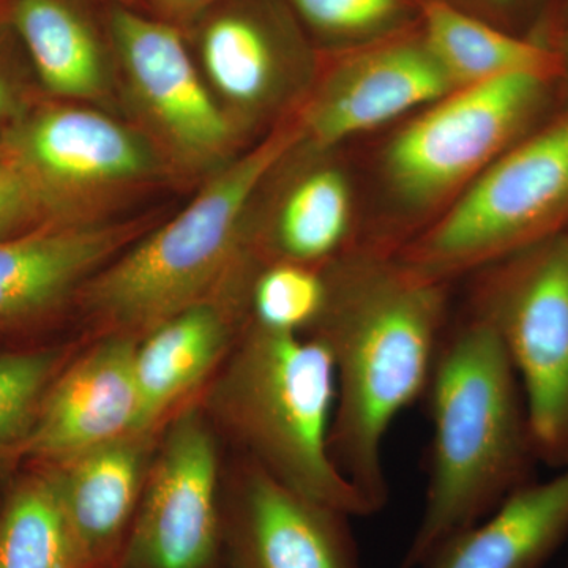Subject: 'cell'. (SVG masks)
Segmentation results:
<instances>
[{
    "instance_id": "33",
    "label": "cell",
    "mask_w": 568,
    "mask_h": 568,
    "mask_svg": "<svg viewBox=\"0 0 568 568\" xmlns=\"http://www.w3.org/2000/svg\"><path fill=\"white\" fill-rule=\"evenodd\" d=\"M159 2H160V0H153V3H155V6H156V3H159Z\"/></svg>"
},
{
    "instance_id": "18",
    "label": "cell",
    "mask_w": 568,
    "mask_h": 568,
    "mask_svg": "<svg viewBox=\"0 0 568 568\" xmlns=\"http://www.w3.org/2000/svg\"><path fill=\"white\" fill-rule=\"evenodd\" d=\"M204 80L226 114L261 110L283 80V54L274 31L248 9L219 11L200 40ZM233 121V119H231Z\"/></svg>"
},
{
    "instance_id": "27",
    "label": "cell",
    "mask_w": 568,
    "mask_h": 568,
    "mask_svg": "<svg viewBox=\"0 0 568 568\" xmlns=\"http://www.w3.org/2000/svg\"><path fill=\"white\" fill-rule=\"evenodd\" d=\"M220 2H223V0H160L156 7L170 20L168 22L175 26V22L196 20L204 11L211 10Z\"/></svg>"
},
{
    "instance_id": "12",
    "label": "cell",
    "mask_w": 568,
    "mask_h": 568,
    "mask_svg": "<svg viewBox=\"0 0 568 568\" xmlns=\"http://www.w3.org/2000/svg\"><path fill=\"white\" fill-rule=\"evenodd\" d=\"M134 346L129 336H100L88 353L71 358L41 403L22 457L47 466L138 435L142 407Z\"/></svg>"
},
{
    "instance_id": "6",
    "label": "cell",
    "mask_w": 568,
    "mask_h": 568,
    "mask_svg": "<svg viewBox=\"0 0 568 568\" xmlns=\"http://www.w3.org/2000/svg\"><path fill=\"white\" fill-rule=\"evenodd\" d=\"M480 315L496 328L525 396L537 459L568 465V234L507 257Z\"/></svg>"
},
{
    "instance_id": "25",
    "label": "cell",
    "mask_w": 568,
    "mask_h": 568,
    "mask_svg": "<svg viewBox=\"0 0 568 568\" xmlns=\"http://www.w3.org/2000/svg\"><path fill=\"white\" fill-rule=\"evenodd\" d=\"M63 212L67 211L58 197L9 152V160L0 166V241L31 231L32 226L59 222L52 213Z\"/></svg>"
},
{
    "instance_id": "19",
    "label": "cell",
    "mask_w": 568,
    "mask_h": 568,
    "mask_svg": "<svg viewBox=\"0 0 568 568\" xmlns=\"http://www.w3.org/2000/svg\"><path fill=\"white\" fill-rule=\"evenodd\" d=\"M13 22L44 88L70 102H97L108 92L102 44L65 0H17Z\"/></svg>"
},
{
    "instance_id": "21",
    "label": "cell",
    "mask_w": 568,
    "mask_h": 568,
    "mask_svg": "<svg viewBox=\"0 0 568 568\" xmlns=\"http://www.w3.org/2000/svg\"><path fill=\"white\" fill-rule=\"evenodd\" d=\"M0 568H81L48 469L18 485L0 508Z\"/></svg>"
},
{
    "instance_id": "24",
    "label": "cell",
    "mask_w": 568,
    "mask_h": 568,
    "mask_svg": "<svg viewBox=\"0 0 568 568\" xmlns=\"http://www.w3.org/2000/svg\"><path fill=\"white\" fill-rule=\"evenodd\" d=\"M254 321L282 332L312 328L325 302V280L312 265L276 263L252 284Z\"/></svg>"
},
{
    "instance_id": "13",
    "label": "cell",
    "mask_w": 568,
    "mask_h": 568,
    "mask_svg": "<svg viewBox=\"0 0 568 568\" xmlns=\"http://www.w3.org/2000/svg\"><path fill=\"white\" fill-rule=\"evenodd\" d=\"M141 230L140 223L59 220L0 241V327L48 315L80 294Z\"/></svg>"
},
{
    "instance_id": "7",
    "label": "cell",
    "mask_w": 568,
    "mask_h": 568,
    "mask_svg": "<svg viewBox=\"0 0 568 568\" xmlns=\"http://www.w3.org/2000/svg\"><path fill=\"white\" fill-rule=\"evenodd\" d=\"M555 73L521 71L454 89L403 130L387 173L416 204L446 196L514 145L548 99Z\"/></svg>"
},
{
    "instance_id": "34",
    "label": "cell",
    "mask_w": 568,
    "mask_h": 568,
    "mask_svg": "<svg viewBox=\"0 0 568 568\" xmlns=\"http://www.w3.org/2000/svg\"><path fill=\"white\" fill-rule=\"evenodd\" d=\"M222 568H223V566H222Z\"/></svg>"
},
{
    "instance_id": "10",
    "label": "cell",
    "mask_w": 568,
    "mask_h": 568,
    "mask_svg": "<svg viewBox=\"0 0 568 568\" xmlns=\"http://www.w3.org/2000/svg\"><path fill=\"white\" fill-rule=\"evenodd\" d=\"M223 493V568H362L347 515L241 457Z\"/></svg>"
},
{
    "instance_id": "30",
    "label": "cell",
    "mask_w": 568,
    "mask_h": 568,
    "mask_svg": "<svg viewBox=\"0 0 568 568\" xmlns=\"http://www.w3.org/2000/svg\"><path fill=\"white\" fill-rule=\"evenodd\" d=\"M112 2H118L119 7H132L136 0H112Z\"/></svg>"
},
{
    "instance_id": "2",
    "label": "cell",
    "mask_w": 568,
    "mask_h": 568,
    "mask_svg": "<svg viewBox=\"0 0 568 568\" xmlns=\"http://www.w3.org/2000/svg\"><path fill=\"white\" fill-rule=\"evenodd\" d=\"M432 469L424 510L398 568H420L448 538L473 528L536 462L517 372L485 317L439 347L428 388Z\"/></svg>"
},
{
    "instance_id": "31",
    "label": "cell",
    "mask_w": 568,
    "mask_h": 568,
    "mask_svg": "<svg viewBox=\"0 0 568 568\" xmlns=\"http://www.w3.org/2000/svg\"><path fill=\"white\" fill-rule=\"evenodd\" d=\"M7 160H9V151H0V166H3Z\"/></svg>"
},
{
    "instance_id": "9",
    "label": "cell",
    "mask_w": 568,
    "mask_h": 568,
    "mask_svg": "<svg viewBox=\"0 0 568 568\" xmlns=\"http://www.w3.org/2000/svg\"><path fill=\"white\" fill-rule=\"evenodd\" d=\"M111 33L130 97L173 162L186 170L220 162L233 142L234 123L178 28L118 7Z\"/></svg>"
},
{
    "instance_id": "11",
    "label": "cell",
    "mask_w": 568,
    "mask_h": 568,
    "mask_svg": "<svg viewBox=\"0 0 568 568\" xmlns=\"http://www.w3.org/2000/svg\"><path fill=\"white\" fill-rule=\"evenodd\" d=\"M7 151L67 212L140 183L159 168L151 144L140 134L81 104L37 112L22 123Z\"/></svg>"
},
{
    "instance_id": "3",
    "label": "cell",
    "mask_w": 568,
    "mask_h": 568,
    "mask_svg": "<svg viewBox=\"0 0 568 568\" xmlns=\"http://www.w3.org/2000/svg\"><path fill=\"white\" fill-rule=\"evenodd\" d=\"M334 407V362L324 343L254 321L216 369L203 409L242 458L284 487L347 517H372L331 457Z\"/></svg>"
},
{
    "instance_id": "28",
    "label": "cell",
    "mask_w": 568,
    "mask_h": 568,
    "mask_svg": "<svg viewBox=\"0 0 568 568\" xmlns=\"http://www.w3.org/2000/svg\"><path fill=\"white\" fill-rule=\"evenodd\" d=\"M18 110V99L6 74L0 71V118L14 114Z\"/></svg>"
},
{
    "instance_id": "32",
    "label": "cell",
    "mask_w": 568,
    "mask_h": 568,
    "mask_svg": "<svg viewBox=\"0 0 568 568\" xmlns=\"http://www.w3.org/2000/svg\"><path fill=\"white\" fill-rule=\"evenodd\" d=\"M491 2L506 3V2H510V0H491Z\"/></svg>"
},
{
    "instance_id": "5",
    "label": "cell",
    "mask_w": 568,
    "mask_h": 568,
    "mask_svg": "<svg viewBox=\"0 0 568 568\" xmlns=\"http://www.w3.org/2000/svg\"><path fill=\"white\" fill-rule=\"evenodd\" d=\"M567 222L568 115L497 156L403 264L443 283L555 237Z\"/></svg>"
},
{
    "instance_id": "8",
    "label": "cell",
    "mask_w": 568,
    "mask_h": 568,
    "mask_svg": "<svg viewBox=\"0 0 568 568\" xmlns=\"http://www.w3.org/2000/svg\"><path fill=\"white\" fill-rule=\"evenodd\" d=\"M223 493L212 422L183 407L153 452L119 568H222Z\"/></svg>"
},
{
    "instance_id": "35",
    "label": "cell",
    "mask_w": 568,
    "mask_h": 568,
    "mask_svg": "<svg viewBox=\"0 0 568 568\" xmlns=\"http://www.w3.org/2000/svg\"><path fill=\"white\" fill-rule=\"evenodd\" d=\"M568 568V567H567Z\"/></svg>"
},
{
    "instance_id": "15",
    "label": "cell",
    "mask_w": 568,
    "mask_h": 568,
    "mask_svg": "<svg viewBox=\"0 0 568 568\" xmlns=\"http://www.w3.org/2000/svg\"><path fill=\"white\" fill-rule=\"evenodd\" d=\"M153 433L122 437L47 466L81 568H119L153 457Z\"/></svg>"
},
{
    "instance_id": "14",
    "label": "cell",
    "mask_w": 568,
    "mask_h": 568,
    "mask_svg": "<svg viewBox=\"0 0 568 568\" xmlns=\"http://www.w3.org/2000/svg\"><path fill=\"white\" fill-rule=\"evenodd\" d=\"M454 89L424 40L395 41L339 67L310 108L305 130L316 144H335L435 103Z\"/></svg>"
},
{
    "instance_id": "17",
    "label": "cell",
    "mask_w": 568,
    "mask_h": 568,
    "mask_svg": "<svg viewBox=\"0 0 568 568\" xmlns=\"http://www.w3.org/2000/svg\"><path fill=\"white\" fill-rule=\"evenodd\" d=\"M568 536V465L523 485L420 568H541Z\"/></svg>"
},
{
    "instance_id": "29",
    "label": "cell",
    "mask_w": 568,
    "mask_h": 568,
    "mask_svg": "<svg viewBox=\"0 0 568 568\" xmlns=\"http://www.w3.org/2000/svg\"><path fill=\"white\" fill-rule=\"evenodd\" d=\"M560 65L564 67V70H566V77H567V100H568V33L566 37V41H564V52L562 58H560Z\"/></svg>"
},
{
    "instance_id": "16",
    "label": "cell",
    "mask_w": 568,
    "mask_h": 568,
    "mask_svg": "<svg viewBox=\"0 0 568 568\" xmlns=\"http://www.w3.org/2000/svg\"><path fill=\"white\" fill-rule=\"evenodd\" d=\"M235 297L190 306L136 339L134 376L144 432H155L223 364L242 332L235 325Z\"/></svg>"
},
{
    "instance_id": "26",
    "label": "cell",
    "mask_w": 568,
    "mask_h": 568,
    "mask_svg": "<svg viewBox=\"0 0 568 568\" xmlns=\"http://www.w3.org/2000/svg\"><path fill=\"white\" fill-rule=\"evenodd\" d=\"M316 31L336 37L381 31L398 17L402 0H291Z\"/></svg>"
},
{
    "instance_id": "1",
    "label": "cell",
    "mask_w": 568,
    "mask_h": 568,
    "mask_svg": "<svg viewBox=\"0 0 568 568\" xmlns=\"http://www.w3.org/2000/svg\"><path fill=\"white\" fill-rule=\"evenodd\" d=\"M324 280L323 312L308 335L324 343L334 362L328 448L336 469L376 515L390 496L387 433L428 388L446 298L440 283L369 257Z\"/></svg>"
},
{
    "instance_id": "22",
    "label": "cell",
    "mask_w": 568,
    "mask_h": 568,
    "mask_svg": "<svg viewBox=\"0 0 568 568\" xmlns=\"http://www.w3.org/2000/svg\"><path fill=\"white\" fill-rule=\"evenodd\" d=\"M349 189L342 174L321 170L306 175L283 204L276 248L287 263L312 265L327 260L349 227Z\"/></svg>"
},
{
    "instance_id": "23",
    "label": "cell",
    "mask_w": 568,
    "mask_h": 568,
    "mask_svg": "<svg viewBox=\"0 0 568 568\" xmlns=\"http://www.w3.org/2000/svg\"><path fill=\"white\" fill-rule=\"evenodd\" d=\"M73 357L65 346L0 354V459L22 454L47 392Z\"/></svg>"
},
{
    "instance_id": "20",
    "label": "cell",
    "mask_w": 568,
    "mask_h": 568,
    "mask_svg": "<svg viewBox=\"0 0 568 568\" xmlns=\"http://www.w3.org/2000/svg\"><path fill=\"white\" fill-rule=\"evenodd\" d=\"M424 41L455 88L521 71L558 73L560 58L532 41L497 31L446 0H426Z\"/></svg>"
},
{
    "instance_id": "4",
    "label": "cell",
    "mask_w": 568,
    "mask_h": 568,
    "mask_svg": "<svg viewBox=\"0 0 568 568\" xmlns=\"http://www.w3.org/2000/svg\"><path fill=\"white\" fill-rule=\"evenodd\" d=\"M301 138L282 130L227 164L174 219L133 242L82 287L100 336L140 339L190 306L242 287L241 226L253 193Z\"/></svg>"
}]
</instances>
